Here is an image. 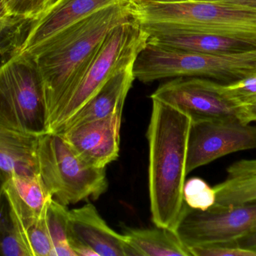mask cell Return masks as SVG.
<instances>
[{"label": "cell", "instance_id": "cell-1", "mask_svg": "<svg viewBox=\"0 0 256 256\" xmlns=\"http://www.w3.org/2000/svg\"><path fill=\"white\" fill-rule=\"evenodd\" d=\"M134 12L132 3L108 6L22 53L34 59L42 76L46 124L76 85L106 36L120 24L135 19Z\"/></svg>", "mask_w": 256, "mask_h": 256}, {"label": "cell", "instance_id": "cell-2", "mask_svg": "<svg viewBox=\"0 0 256 256\" xmlns=\"http://www.w3.org/2000/svg\"><path fill=\"white\" fill-rule=\"evenodd\" d=\"M152 100L147 131L150 213L155 226L174 231L184 203L183 189L192 117L166 102Z\"/></svg>", "mask_w": 256, "mask_h": 256}, {"label": "cell", "instance_id": "cell-3", "mask_svg": "<svg viewBox=\"0 0 256 256\" xmlns=\"http://www.w3.org/2000/svg\"><path fill=\"white\" fill-rule=\"evenodd\" d=\"M132 71L135 79L144 84L180 77L232 84L256 73V50L239 54H208L147 42L137 56Z\"/></svg>", "mask_w": 256, "mask_h": 256}, {"label": "cell", "instance_id": "cell-4", "mask_svg": "<svg viewBox=\"0 0 256 256\" xmlns=\"http://www.w3.org/2000/svg\"><path fill=\"white\" fill-rule=\"evenodd\" d=\"M147 41L148 33L136 19L115 27L46 122L45 133H58L116 73L134 65Z\"/></svg>", "mask_w": 256, "mask_h": 256}, {"label": "cell", "instance_id": "cell-5", "mask_svg": "<svg viewBox=\"0 0 256 256\" xmlns=\"http://www.w3.org/2000/svg\"><path fill=\"white\" fill-rule=\"evenodd\" d=\"M38 173L52 198L64 206L100 198L108 189L106 168L82 160L60 134L40 135L37 144Z\"/></svg>", "mask_w": 256, "mask_h": 256}, {"label": "cell", "instance_id": "cell-6", "mask_svg": "<svg viewBox=\"0 0 256 256\" xmlns=\"http://www.w3.org/2000/svg\"><path fill=\"white\" fill-rule=\"evenodd\" d=\"M0 124L30 135L46 132L43 82L30 54H8L0 60Z\"/></svg>", "mask_w": 256, "mask_h": 256}, {"label": "cell", "instance_id": "cell-7", "mask_svg": "<svg viewBox=\"0 0 256 256\" xmlns=\"http://www.w3.org/2000/svg\"><path fill=\"white\" fill-rule=\"evenodd\" d=\"M140 24H166L227 36L256 38V10L210 0L134 4Z\"/></svg>", "mask_w": 256, "mask_h": 256}, {"label": "cell", "instance_id": "cell-8", "mask_svg": "<svg viewBox=\"0 0 256 256\" xmlns=\"http://www.w3.org/2000/svg\"><path fill=\"white\" fill-rule=\"evenodd\" d=\"M256 228V201L207 210L191 208L184 203L174 231L190 247L232 244Z\"/></svg>", "mask_w": 256, "mask_h": 256}, {"label": "cell", "instance_id": "cell-9", "mask_svg": "<svg viewBox=\"0 0 256 256\" xmlns=\"http://www.w3.org/2000/svg\"><path fill=\"white\" fill-rule=\"evenodd\" d=\"M256 149V126L240 117L192 118L188 138L186 174L222 156Z\"/></svg>", "mask_w": 256, "mask_h": 256}, {"label": "cell", "instance_id": "cell-10", "mask_svg": "<svg viewBox=\"0 0 256 256\" xmlns=\"http://www.w3.org/2000/svg\"><path fill=\"white\" fill-rule=\"evenodd\" d=\"M170 104L192 118H242V108L226 99L216 82L201 78L180 77L161 84L150 96Z\"/></svg>", "mask_w": 256, "mask_h": 256}, {"label": "cell", "instance_id": "cell-11", "mask_svg": "<svg viewBox=\"0 0 256 256\" xmlns=\"http://www.w3.org/2000/svg\"><path fill=\"white\" fill-rule=\"evenodd\" d=\"M131 0H58L43 16L24 23L8 54H22L104 8Z\"/></svg>", "mask_w": 256, "mask_h": 256}, {"label": "cell", "instance_id": "cell-12", "mask_svg": "<svg viewBox=\"0 0 256 256\" xmlns=\"http://www.w3.org/2000/svg\"><path fill=\"white\" fill-rule=\"evenodd\" d=\"M148 43L208 54H232L256 51V38L227 36L166 24H140Z\"/></svg>", "mask_w": 256, "mask_h": 256}, {"label": "cell", "instance_id": "cell-13", "mask_svg": "<svg viewBox=\"0 0 256 256\" xmlns=\"http://www.w3.org/2000/svg\"><path fill=\"white\" fill-rule=\"evenodd\" d=\"M123 109L100 120L67 129L60 134L86 163L106 168L120 155V128Z\"/></svg>", "mask_w": 256, "mask_h": 256}, {"label": "cell", "instance_id": "cell-14", "mask_svg": "<svg viewBox=\"0 0 256 256\" xmlns=\"http://www.w3.org/2000/svg\"><path fill=\"white\" fill-rule=\"evenodd\" d=\"M68 225L70 243L78 240L98 256H138L127 236L111 228L91 203L69 210Z\"/></svg>", "mask_w": 256, "mask_h": 256}, {"label": "cell", "instance_id": "cell-15", "mask_svg": "<svg viewBox=\"0 0 256 256\" xmlns=\"http://www.w3.org/2000/svg\"><path fill=\"white\" fill-rule=\"evenodd\" d=\"M132 66L134 65H131L116 73L58 133L88 122L105 118L122 110L135 80Z\"/></svg>", "mask_w": 256, "mask_h": 256}, {"label": "cell", "instance_id": "cell-16", "mask_svg": "<svg viewBox=\"0 0 256 256\" xmlns=\"http://www.w3.org/2000/svg\"><path fill=\"white\" fill-rule=\"evenodd\" d=\"M39 136L22 133L0 124V168L9 174H38Z\"/></svg>", "mask_w": 256, "mask_h": 256}, {"label": "cell", "instance_id": "cell-17", "mask_svg": "<svg viewBox=\"0 0 256 256\" xmlns=\"http://www.w3.org/2000/svg\"><path fill=\"white\" fill-rule=\"evenodd\" d=\"M225 180L214 187L216 193L214 207L256 201V159L234 162L227 168Z\"/></svg>", "mask_w": 256, "mask_h": 256}, {"label": "cell", "instance_id": "cell-18", "mask_svg": "<svg viewBox=\"0 0 256 256\" xmlns=\"http://www.w3.org/2000/svg\"><path fill=\"white\" fill-rule=\"evenodd\" d=\"M124 234L138 256H192L170 228H127Z\"/></svg>", "mask_w": 256, "mask_h": 256}, {"label": "cell", "instance_id": "cell-19", "mask_svg": "<svg viewBox=\"0 0 256 256\" xmlns=\"http://www.w3.org/2000/svg\"><path fill=\"white\" fill-rule=\"evenodd\" d=\"M8 183L20 202L36 214L43 213L54 199L39 173L32 175L10 174Z\"/></svg>", "mask_w": 256, "mask_h": 256}, {"label": "cell", "instance_id": "cell-20", "mask_svg": "<svg viewBox=\"0 0 256 256\" xmlns=\"http://www.w3.org/2000/svg\"><path fill=\"white\" fill-rule=\"evenodd\" d=\"M68 215L67 206L55 199L50 201L46 219L52 244V256H76L70 246Z\"/></svg>", "mask_w": 256, "mask_h": 256}, {"label": "cell", "instance_id": "cell-21", "mask_svg": "<svg viewBox=\"0 0 256 256\" xmlns=\"http://www.w3.org/2000/svg\"><path fill=\"white\" fill-rule=\"evenodd\" d=\"M0 255L30 256L14 222L6 192L0 201Z\"/></svg>", "mask_w": 256, "mask_h": 256}, {"label": "cell", "instance_id": "cell-22", "mask_svg": "<svg viewBox=\"0 0 256 256\" xmlns=\"http://www.w3.org/2000/svg\"><path fill=\"white\" fill-rule=\"evenodd\" d=\"M220 93L236 106L246 108L256 103V73L228 84L216 82Z\"/></svg>", "mask_w": 256, "mask_h": 256}, {"label": "cell", "instance_id": "cell-23", "mask_svg": "<svg viewBox=\"0 0 256 256\" xmlns=\"http://www.w3.org/2000/svg\"><path fill=\"white\" fill-rule=\"evenodd\" d=\"M183 197L186 205L202 211L207 210L216 202L214 189L200 177H192L185 182Z\"/></svg>", "mask_w": 256, "mask_h": 256}, {"label": "cell", "instance_id": "cell-24", "mask_svg": "<svg viewBox=\"0 0 256 256\" xmlns=\"http://www.w3.org/2000/svg\"><path fill=\"white\" fill-rule=\"evenodd\" d=\"M13 18L32 21L43 16L58 0H4Z\"/></svg>", "mask_w": 256, "mask_h": 256}, {"label": "cell", "instance_id": "cell-25", "mask_svg": "<svg viewBox=\"0 0 256 256\" xmlns=\"http://www.w3.org/2000/svg\"><path fill=\"white\" fill-rule=\"evenodd\" d=\"M192 256H256V252L232 244L204 245L189 248Z\"/></svg>", "mask_w": 256, "mask_h": 256}, {"label": "cell", "instance_id": "cell-26", "mask_svg": "<svg viewBox=\"0 0 256 256\" xmlns=\"http://www.w3.org/2000/svg\"><path fill=\"white\" fill-rule=\"evenodd\" d=\"M24 20H0V60L8 54L13 39Z\"/></svg>", "mask_w": 256, "mask_h": 256}, {"label": "cell", "instance_id": "cell-27", "mask_svg": "<svg viewBox=\"0 0 256 256\" xmlns=\"http://www.w3.org/2000/svg\"><path fill=\"white\" fill-rule=\"evenodd\" d=\"M232 245L256 252V228L246 235L238 239Z\"/></svg>", "mask_w": 256, "mask_h": 256}, {"label": "cell", "instance_id": "cell-28", "mask_svg": "<svg viewBox=\"0 0 256 256\" xmlns=\"http://www.w3.org/2000/svg\"><path fill=\"white\" fill-rule=\"evenodd\" d=\"M224 6L256 10V0H210Z\"/></svg>", "mask_w": 256, "mask_h": 256}, {"label": "cell", "instance_id": "cell-29", "mask_svg": "<svg viewBox=\"0 0 256 256\" xmlns=\"http://www.w3.org/2000/svg\"><path fill=\"white\" fill-rule=\"evenodd\" d=\"M242 118L246 123L256 122V103L242 108Z\"/></svg>", "mask_w": 256, "mask_h": 256}, {"label": "cell", "instance_id": "cell-30", "mask_svg": "<svg viewBox=\"0 0 256 256\" xmlns=\"http://www.w3.org/2000/svg\"><path fill=\"white\" fill-rule=\"evenodd\" d=\"M10 174L0 168V201L4 193L6 185L9 180Z\"/></svg>", "mask_w": 256, "mask_h": 256}, {"label": "cell", "instance_id": "cell-31", "mask_svg": "<svg viewBox=\"0 0 256 256\" xmlns=\"http://www.w3.org/2000/svg\"><path fill=\"white\" fill-rule=\"evenodd\" d=\"M16 18H13L10 15L6 3L4 0H0V20H13Z\"/></svg>", "mask_w": 256, "mask_h": 256}, {"label": "cell", "instance_id": "cell-32", "mask_svg": "<svg viewBox=\"0 0 256 256\" xmlns=\"http://www.w3.org/2000/svg\"><path fill=\"white\" fill-rule=\"evenodd\" d=\"M134 4H142V3H177L182 2L188 1V0H131Z\"/></svg>", "mask_w": 256, "mask_h": 256}]
</instances>
